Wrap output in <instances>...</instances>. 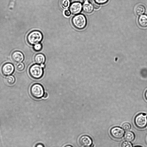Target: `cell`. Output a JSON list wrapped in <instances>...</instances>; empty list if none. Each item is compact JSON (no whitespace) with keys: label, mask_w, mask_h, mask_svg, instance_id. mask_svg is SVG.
<instances>
[{"label":"cell","mask_w":147,"mask_h":147,"mask_svg":"<svg viewBox=\"0 0 147 147\" xmlns=\"http://www.w3.org/2000/svg\"><path fill=\"white\" fill-rule=\"evenodd\" d=\"M43 68L39 64H34L29 68V72L30 76L35 79H39L44 74Z\"/></svg>","instance_id":"cell-1"},{"label":"cell","mask_w":147,"mask_h":147,"mask_svg":"<svg viewBox=\"0 0 147 147\" xmlns=\"http://www.w3.org/2000/svg\"><path fill=\"white\" fill-rule=\"evenodd\" d=\"M72 22L73 26L79 30L85 28L87 24V20L85 16L81 14L77 15L74 17Z\"/></svg>","instance_id":"cell-2"},{"label":"cell","mask_w":147,"mask_h":147,"mask_svg":"<svg viewBox=\"0 0 147 147\" xmlns=\"http://www.w3.org/2000/svg\"><path fill=\"white\" fill-rule=\"evenodd\" d=\"M30 92L32 96L36 99H41L45 93L43 86L39 83L33 85L30 88Z\"/></svg>","instance_id":"cell-3"},{"label":"cell","mask_w":147,"mask_h":147,"mask_svg":"<svg viewBox=\"0 0 147 147\" xmlns=\"http://www.w3.org/2000/svg\"><path fill=\"white\" fill-rule=\"evenodd\" d=\"M43 35L42 33L38 31L31 32L27 37V40L31 45H35L39 43L42 40Z\"/></svg>","instance_id":"cell-4"},{"label":"cell","mask_w":147,"mask_h":147,"mask_svg":"<svg viewBox=\"0 0 147 147\" xmlns=\"http://www.w3.org/2000/svg\"><path fill=\"white\" fill-rule=\"evenodd\" d=\"M134 122L138 128L143 129L145 128L147 125V115L144 113L138 114L135 118Z\"/></svg>","instance_id":"cell-5"},{"label":"cell","mask_w":147,"mask_h":147,"mask_svg":"<svg viewBox=\"0 0 147 147\" xmlns=\"http://www.w3.org/2000/svg\"><path fill=\"white\" fill-rule=\"evenodd\" d=\"M111 136L114 138L120 139L125 135L124 130L119 127H115L111 129L110 131Z\"/></svg>","instance_id":"cell-6"},{"label":"cell","mask_w":147,"mask_h":147,"mask_svg":"<svg viewBox=\"0 0 147 147\" xmlns=\"http://www.w3.org/2000/svg\"><path fill=\"white\" fill-rule=\"evenodd\" d=\"M14 71V66L13 64L10 63H7L4 64L1 68L2 74L5 76L12 75Z\"/></svg>","instance_id":"cell-7"},{"label":"cell","mask_w":147,"mask_h":147,"mask_svg":"<svg viewBox=\"0 0 147 147\" xmlns=\"http://www.w3.org/2000/svg\"><path fill=\"white\" fill-rule=\"evenodd\" d=\"M82 4L79 2H76L72 3L70 7V11L73 14H79L82 10Z\"/></svg>","instance_id":"cell-8"},{"label":"cell","mask_w":147,"mask_h":147,"mask_svg":"<svg viewBox=\"0 0 147 147\" xmlns=\"http://www.w3.org/2000/svg\"><path fill=\"white\" fill-rule=\"evenodd\" d=\"M11 58L12 61L16 63L21 62L24 59L23 54L18 51L14 52L12 54Z\"/></svg>","instance_id":"cell-9"},{"label":"cell","mask_w":147,"mask_h":147,"mask_svg":"<svg viewBox=\"0 0 147 147\" xmlns=\"http://www.w3.org/2000/svg\"><path fill=\"white\" fill-rule=\"evenodd\" d=\"M79 142L81 145L85 147L91 146L93 143L91 138L86 135L82 136L79 139Z\"/></svg>","instance_id":"cell-10"},{"label":"cell","mask_w":147,"mask_h":147,"mask_svg":"<svg viewBox=\"0 0 147 147\" xmlns=\"http://www.w3.org/2000/svg\"><path fill=\"white\" fill-rule=\"evenodd\" d=\"M83 9L85 13L90 14L92 13L93 11V6L89 0H86V1L83 3Z\"/></svg>","instance_id":"cell-11"},{"label":"cell","mask_w":147,"mask_h":147,"mask_svg":"<svg viewBox=\"0 0 147 147\" xmlns=\"http://www.w3.org/2000/svg\"><path fill=\"white\" fill-rule=\"evenodd\" d=\"M138 22L139 25L141 27H147V15L143 14L140 16L138 18Z\"/></svg>","instance_id":"cell-12"},{"label":"cell","mask_w":147,"mask_h":147,"mask_svg":"<svg viewBox=\"0 0 147 147\" xmlns=\"http://www.w3.org/2000/svg\"><path fill=\"white\" fill-rule=\"evenodd\" d=\"M34 60L36 64L41 65L45 63L46 58L44 55L40 53L36 54L34 57Z\"/></svg>","instance_id":"cell-13"},{"label":"cell","mask_w":147,"mask_h":147,"mask_svg":"<svg viewBox=\"0 0 147 147\" xmlns=\"http://www.w3.org/2000/svg\"><path fill=\"white\" fill-rule=\"evenodd\" d=\"M125 138L127 141L132 142L135 139V135L131 131H127L125 135Z\"/></svg>","instance_id":"cell-14"},{"label":"cell","mask_w":147,"mask_h":147,"mask_svg":"<svg viewBox=\"0 0 147 147\" xmlns=\"http://www.w3.org/2000/svg\"><path fill=\"white\" fill-rule=\"evenodd\" d=\"M145 11L146 9L145 7L142 5H138L135 9L136 13L138 16L143 15L145 12Z\"/></svg>","instance_id":"cell-15"},{"label":"cell","mask_w":147,"mask_h":147,"mask_svg":"<svg viewBox=\"0 0 147 147\" xmlns=\"http://www.w3.org/2000/svg\"><path fill=\"white\" fill-rule=\"evenodd\" d=\"M5 81L7 84L9 85H12L15 83L16 79L14 76L10 75L6 77Z\"/></svg>","instance_id":"cell-16"},{"label":"cell","mask_w":147,"mask_h":147,"mask_svg":"<svg viewBox=\"0 0 147 147\" xmlns=\"http://www.w3.org/2000/svg\"><path fill=\"white\" fill-rule=\"evenodd\" d=\"M71 3V0H61V7L64 9H67L70 7Z\"/></svg>","instance_id":"cell-17"},{"label":"cell","mask_w":147,"mask_h":147,"mask_svg":"<svg viewBox=\"0 0 147 147\" xmlns=\"http://www.w3.org/2000/svg\"><path fill=\"white\" fill-rule=\"evenodd\" d=\"M25 67L24 64L22 62L17 63L16 66L17 70L20 72L23 71L25 68Z\"/></svg>","instance_id":"cell-18"},{"label":"cell","mask_w":147,"mask_h":147,"mask_svg":"<svg viewBox=\"0 0 147 147\" xmlns=\"http://www.w3.org/2000/svg\"><path fill=\"white\" fill-rule=\"evenodd\" d=\"M131 128V126L129 123H125L122 126V129L126 131H128L130 130Z\"/></svg>","instance_id":"cell-19"},{"label":"cell","mask_w":147,"mask_h":147,"mask_svg":"<svg viewBox=\"0 0 147 147\" xmlns=\"http://www.w3.org/2000/svg\"><path fill=\"white\" fill-rule=\"evenodd\" d=\"M42 48V46L41 44L39 43L34 45L33 48L34 50L36 52L40 51Z\"/></svg>","instance_id":"cell-20"},{"label":"cell","mask_w":147,"mask_h":147,"mask_svg":"<svg viewBox=\"0 0 147 147\" xmlns=\"http://www.w3.org/2000/svg\"><path fill=\"white\" fill-rule=\"evenodd\" d=\"M121 147H133V145L130 142L125 141L122 143Z\"/></svg>","instance_id":"cell-21"},{"label":"cell","mask_w":147,"mask_h":147,"mask_svg":"<svg viewBox=\"0 0 147 147\" xmlns=\"http://www.w3.org/2000/svg\"><path fill=\"white\" fill-rule=\"evenodd\" d=\"M109 0H94L95 3L99 5H104L107 3Z\"/></svg>","instance_id":"cell-22"},{"label":"cell","mask_w":147,"mask_h":147,"mask_svg":"<svg viewBox=\"0 0 147 147\" xmlns=\"http://www.w3.org/2000/svg\"><path fill=\"white\" fill-rule=\"evenodd\" d=\"M71 12L69 10H66L64 12V14L66 16H69L71 14Z\"/></svg>","instance_id":"cell-23"},{"label":"cell","mask_w":147,"mask_h":147,"mask_svg":"<svg viewBox=\"0 0 147 147\" xmlns=\"http://www.w3.org/2000/svg\"><path fill=\"white\" fill-rule=\"evenodd\" d=\"M94 8L96 9H99L100 7V5L96 3L93 5Z\"/></svg>","instance_id":"cell-24"},{"label":"cell","mask_w":147,"mask_h":147,"mask_svg":"<svg viewBox=\"0 0 147 147\" xmlns=\"http://www.w3.org/2000/svg\"><path fill=\"white\" fill-rule=\"evenodd\" d=\"M36 147H44V145L41 144H37Z\"/></svg>","instance_id":"cell-25"},{"label":"cell","mask_w":147,"mask_h":147,"mask_svg":"<svg viewBox=\"0 0 147 147\" xmlns=\"http://www.w3.org/2000/svg\"><path fill=\"white\" fill-rule=\"evenodd\" d=\"M48 96V94H47L45 93L44 94L43 96V97L44 98H46Z\"/></svg>","instance_id":"cell-26"},{"label":"cell","mask_w":147,"mask_h":147,"mask_svg":"<svg viewBox=\"0 0 147 147\" xmlns=\"http://www.w3.org/2000/svg\"><path fill=\"white\" fill-rule=\"evenodd\" d=\"M86 1V0H79V2L81 3H84Z\"/></svg>","instance_id":"cell-27"},{"label":"cell","mask_w":147,"mask_h":147,"mask_svg":"<svg viewBox=\"0 0 147 147\" xmlns=\"http://www.w3.org/2000/svg\"><path fill=\"white\" fill-rule=\"evenodd\" d=\"M145 97L146 100H147V90L146 91L145 93Z\"/></svg>","instance_id":"cell-28"},{"label":"cell","mask_w":147,"mask_h":147,"mask_svg":"<svg viewBox=\"0 0 147 147\" xmlns=\"http://www.w3.org/2000/svg\"><path fill=\"white\" fill-rule=\"evenodd\" d=\"M65 147H73L70 145H67V146H65Z\"/></svg>","instance_id":"cell-29"},{"label":"cell","mask_w":147,"mask_h":147,"mask_svg":"<svg viewBox=\"0 0 147 147\" xmlns=\"http://www.w3.org/2000/svg\"><path fill=\"white\" fill-rule=\"evenodd\" d=\"M135 147H142L141 146H136Z\"/></svg>","instance_id":"cell-30"},{"label":"cell","mask_w":147,"mask_h":147,"mask_svg":"<svg viewBox=\"0 0 147 147\" xmlns=\"http://www.w3.org/2000/svg\"><path fill=\"white\" fill-rule=\"evenodd\" d=\"M85 147H89V146H85Z\"/></svg>","instance_id":"cell-31"}]
</instances>
